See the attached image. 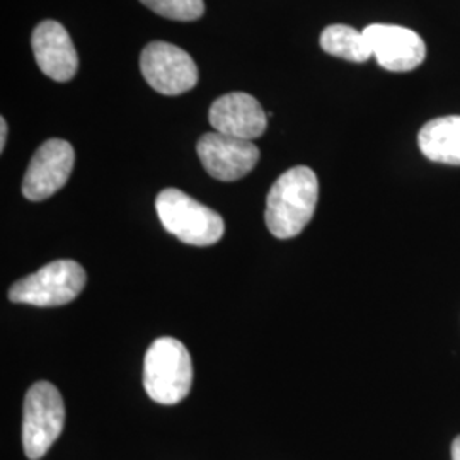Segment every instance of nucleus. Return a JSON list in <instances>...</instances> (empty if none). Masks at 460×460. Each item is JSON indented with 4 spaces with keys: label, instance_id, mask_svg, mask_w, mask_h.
<instances>
[{
    "label": "nucleus",
    "instance_id": "1",
    "mask_svg": "<svg viewBox=\"0 0 460 460\" xmlns=\"http://www.w3.org/2000/svg\"><path fill=\"white\" fill-rule=\"evenodd\" d=\"M319 181L311 167L296 165L283 172L266 198L264 220L279 239H292L313 220Z\"/></svg>",
    "mask_w": 460,
    "mask_h": 460
},
{
    "label": "nucleus",
    "instance_id": "2",
    "mask_svg": "<svg viewBox=\"0 0 460 460\" xmlns=\"http://www.w3.org/2000/svg\"><path fill=\"white\" fill-rule=\"evenodd\" d=\"M193 363L188 348L174 338L155 340L144 362V387L159 404H178L191 391Z\"/></svg>",
    "mask_w": 460,
    "mask_h": 460
},
{
    "label": "nucleus",
    "instance_id": "3",
    "mask_svg": "<svg viewBox=\"0 0 460 460\" xmlns=\"http://www.w3.org/2000/svg\"><path fill=\"white\" fill-rule=\"evenodd\" d=\"M155 210L164 229L190 246L217 244L226 230L220 215L176 188L159 193Z\"/></svg>",
    "mask_w": 460,
    "mask_h": 460
},
{
    "label": "nucleus",
    "instance_id": "4",
    "mask_svg": "<svg viewBox=\"0 0 460 460\" xmlns=\"http://www.w3.org/2000/svg\"><path fill=\"white\" fill-rule=\"evenodd\" d=\"M66 406L60 391L49 382H36L24 399L22 447L26 457L43 459L64 431Z\"/></svg>",
    "mask_w": 460,
    "mask_h": 460
},
{
    "label": "nucleus",
    "instance_id": "5",
    "mask_svg": "<svg viewBox=\"0 0 460 460\" xmlns=\"http://www.w3.org/2000/svg\"><path fill=\"white\" fill-rule=\"evenodd\" d=\"M85 281L87 275L81 264L72 260H58L16 281L9 290V298L14 304L58 307L79 296Z\"/></svg>",
    "mask_w": 460,
    "mask_h": 460
},
{
    "label": "nucleus",
    "instance_id": "6",
    "mask_svg": "<svg viewBox=\"0 0 460 460\" xmlns=\"http://www.w3.org/2000/svg\"><path fill=\"white\" fill-rule=\"evenodd\" d=\"M140 72L148 85L164 96H180L198 84V66L184 49L154 41L140 55Z\"/></svg>",
    "mask_w": 460,
    "mask_h": 460
},
{
    "label": "nucleus",
    "instance_id": "7",
    "mask_svg": "<svg viewBox=\"0 0 460 460\" xmlns=\"http://www.w3.org/2000/svg\"><path fill=\"white\" fill-rule=\"evenodd\" d=\"M197 152L205 171L218 181H237L260 161V148L251 140L218 132L205 133L198 140Z\"/></svg>",
    "mask_w": 460,
    "mask_h": 460
},
{
    "label": "nucleus",
    "instance_id": "8",
    "mask_svg": "<svg viewBox=\"0 0 460 460\" xmlns=\"http://www.w3.org/2000/svg\"><path fill=\"white\" fill-rule=\"evenodd\" d=\"M75 164L74 147L60 138L47 140L34 152L22 181V195L43 201L66 186Z\"/></svg>",
    "mask_w": 460,
    "mask_h": 460
},
{
    "label": "nucleus",
    "instance_id": "9",
    "mask_svg": "<svg viewBox=\"0 0 460 460\" xmlns=\"http://www.w3.org/2000/svg\"><path fill=\"white\" fill-rule=\"evenodd\" d=\"M363 34L378 66L391 72H410L421 66L427 47L421 36L395 24H370Z\"/></svg>",
    "mask_w": 460,
    "mask_h": 460
},
{
    "label": "nucleus",
    "instance_id": "10",
    "mask_svg": "<svg viewBox=\"0 0 460 460\" xmlns=\"http://www.w3.org/2000/svg\"><path fill=\"white\" fill-rule=\"evenodd\" d=\"M36 64L41 72L57 81L68 83L75 77L79 68V57L70 34L57 21H43L34 28L31 36Z\"/></svg>",
    "mask_w": 460,
    "mask_h": 460
},
{
    "label": "nucleus",
    "instance_id": "11",
    "mask_svg": "<svg viewBox=\"0 0 460 460\" xmlns=\"http://www.w3.org/2000/svg\"><path fill=\"white\" fill-rule=\"evenodd\" d=\"M208 118L215 132L251 142L260 138L268 128L263 106L246 93H229L217 99Z\"/></svg>",
    "mask_w": 460,
    "mask_h": 460
},
{
    "label": "nucleus",
    "instance_id": "12",
    "mask_svg": "<svg viewBox=\"0 0 460 460\" xmlns=\"http://www.w3.org/2000/svg\"><path fill=\"white\" fill-rule=\"evenodd\" d=\"M418 146L433 163L460 165V116H442L428 121L418 133Z\"/></svg>",
    "mask_w": 460,
    "mask_h": 460
},
{
    "label": "nucleus",
    "instance_id": "13",
    "mask_svg": "<svg viewBox=\"0 0 460 460\" xmlns=\"http://www.w3.org/2000/svg\"><path fill=\"white\" fill-rule=\"evenodd\" d=\"M321 49L329 55L343 58L348 62L362 64L372 55V49L363 31H358L346 24H331L321 34Z\"/></svg>",
    "mask_w": 460,
    "mask_h": 460
},
{
    "label": "nucleus",
    "instance_id": "14",
    "mask_svg": "<svg viewBox=\"0 0 460 460\" xmlns=\"http://www.w3.org/2000/svg\"><path fill=\"white\" fill-rule=\"evenodd\" d=\"M150 11L172 21H197L205 13L203 0H140Z\"/></svg>",
    "mask_w": 460,
    "mask_h": 460
},
{
    "label": "nucleus",
    "instance_id": "15",
    "mask_svg": "<svg viewBox=\"0 0 460 460\" xmlns=\"http://www.w3.org/2000/svg\"><path fill=\"white\" fill-rule=\"evenodd\" d=\"M7 132H9V128H7V121H5V118H0V150H4V148H5Z\"/></svg>",
    "mask_w": 460,
    "mask_h": 460
},
{
    "label": "nucleus",
    "instance_id": "16",
    "mask_svg": "<svg viewBox=\"0 0 460 460\" xmlns=\"http://www.w3.org/2000/svg\"><path fill=\"white\" fill-rule=\"evenodd\" d=\"M452 460H460V435L452 442Z\"/></svg>",
    "mask_w": 460,
    "mask_h": 460
}]
</instances>
